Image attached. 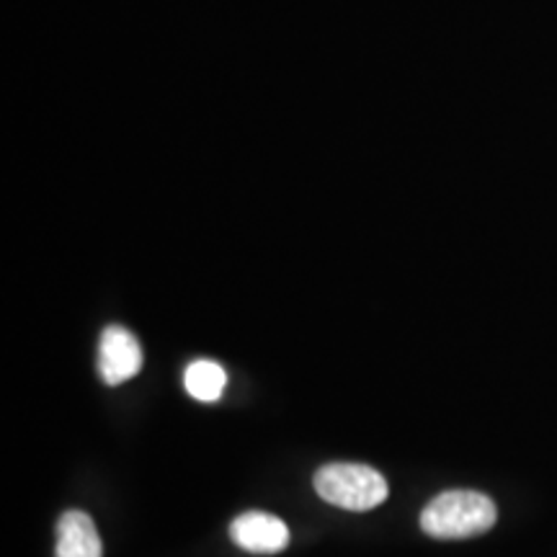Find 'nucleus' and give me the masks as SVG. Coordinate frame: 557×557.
Listing matches in <instances>:
<instances>
[{"instance_id": "4", "label": "nucleus", "mask_w": 557, "mask_h": 557, "mask_svg": "<svg viewBox=\"0 0 557 557\" xmlns=\"http://www.w3.org/2000/svg\"><path fill=\"white\" fill-rule=\"evenodd\" d=\"M143 367V351H139L137 338L122 325H109L101 333L99 344V372L107 385H122L135 377Z\"/></svg>"}, {"instance_id": "1", "label": "nucleus", "mask_w": 557, "mask_h": 557, "mask_svg": "<svg viewBox=\"0 0 557 557\" xmlns=\"http://www.w3.org/2000/svg\"><path fill=\"white\" fill-rule=\"evenodd\" d=\"M498 508L478 491H447L421 513V529L434 540H470L493 529Z\"/></svg>"}, {"instance_id": "3", "label": "nucleus", "mask_w": 557, "mask_h": 557, "mask_svg": "<svg viewBox=\"0 0 557 557\" xmlns=\"http://www.w3.org/2000/svg\"><path fill=\"white\" fill-rule=\"evenodd\" d=\"M230 537L235 545L253 555H276L289 545V529L282 519L263 511L240 513L230 524Z\"/></svg>"}, {"instance_id": "2", "label": "nucleus", "mask_w": 557, "mask_h": 557, "mask_svg": "<svg viewBox=\"0 0 557 557\" xmlns=\"http://www.w3.org/2000/svg\"><path fill=\"white\" fill-rule=\"evenodd\" d=\"M315 491L331 506L369 511L387 498V480L369 465L331 462L315 472Z\"/></svg>"}, {"instance_id": "6", "label": "nucleus", "mask_w": 557, "mask_h": 557, "mask_svg": "<svg viewBox=\"0 0 557 557\" xmlns=\"http://www.w3.org/2000/svg\"><path fill=\"white\" fill-rule=\"evenodd\" d=\"M225 369H222L218 361L212 359H197L186 367L184 372V385L186 393L191 398H197L201 403H214L225 389Z\"/></svg>"}, {"instance_id": "5", "label": "nucleus", "mask_w": 557, "mask_h": 557, "mask_svg": "<svg viewBox=\"0 0 557 557\" xmlns=\"http://www.w3.org/2000/svg\"><path fill=\"white\" fill-rule=\"evenodd\" d=\"M54 557H103L101 537L88 513H62L58 521V547H54Z\"/></svg>"}]
</instances>
